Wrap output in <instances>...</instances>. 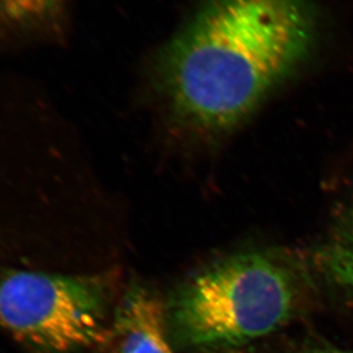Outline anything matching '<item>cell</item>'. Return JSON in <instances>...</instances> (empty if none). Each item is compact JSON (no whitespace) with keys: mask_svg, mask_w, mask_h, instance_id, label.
<instances>
[{"mask_svg":"<svg viewBox=\"0 0 353 353\" xmlns=\"http://www.w3.org/2000/svg\"><path fill=\"white\" fill-rule=\"evenodd\" d=\"M116 353H174L167 334L164 303L150 288L133 282L116 311Z\"/></svg>","mask_w":353,"mask_h":353,"instance_id":"277c9868","label":"cell"},{"mask_svg":"<svg viewBox=\"0 0 353 353\" xmlns=\"http://www.w3.org/2000/svg\"><path fill=\"white\" fill-rule=\"evenodd\" d=\"M310 353H353L352 351L339 350L335 347H321V349H316Z\"/></svg>","mask_w":353,"mask_h":353,"instance_id":"52a82bcc","label":"cell"},{"mask_svg":"<svg viewBox=\"0 0 353 353\" xmlns=\"http://www.w3.org/2000/svg\"><path fill=\"white\" fill-rule=\"evenodd\" d=\"M115 272L61 274L0 270V328L45 353H67L105 340Z\"/></svg>","mask_w":353,"mask_h":353,"instance_id":"3957f363","label":"cell"},{"mask_svg":"<svg viewBox=\"0 0 353 353\" xmlns=\"http://www.w3.org/2000/svg\"><path fill=\"white\" fill-rule=\"evenodd\" d=\"M310 285L307 266L290 252H235L176 285L164 303L168 330L187 347H241L285 325Z\"/></svg>","mask_w":353,"mask_h":353,"instance_id":"7a4b0ae2","label":"cell"},{"mask_svg":"<svg viewBox=\"0 0 353 353\" xmlns=\"http://www.w3.org/2000/svg\"><path fill=\"white\" fill-rule=\"evenodd\" d=\"M310 41L299 0H211L165 57L172 117L201 136L231 131L288 75Z\"/></svg>","mask_w":353,"mask_h":353,"instance_id":"6da1fadb","label":"cell"},{"mask_svg":"<svg viewBox=\"0 0 353 353\" xmlns=\"http://www.w3.org/2000/svg\"><path fill=\"white\" fill-rule=\"evenodd\" d=\"M65 0H0V30L13 34L57 31Z\"/></svg>","mask_w":353,"mask_h":353,"instance_id":"8992f818","label":"cell"},{"mask_svg":"<svg viewBox=\"0 0 353 353\" xmlns=\"http://www.w3.org/2000/svg\"><path fill=\"white\" fill-rule=\"evenodd\" d=\"M313 263L327 287L353 303V205L335 219Z\"/></svg>","mask_w":353,"mask_h":353,"instance_id":"5b68a950","label":"cell"}]
</instances>
